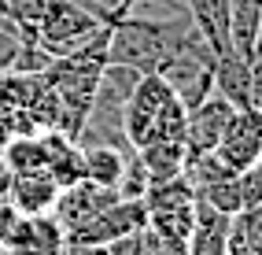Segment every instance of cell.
I'll list each match as a JSON object with an SVG mask.
<instances>
[{"instance_id": "obj_1", "label": "cell", "mask_w": 262, "mask_h": 255, "mask_svg": "<svg viewBox=\"0 0 262 255\" xmlns=\"http://www.w3.org/2000/svg\"><path fill=\"white\" fill-rule=\"evenodd\" d=\"M196 30L192 15H178V19H148V15H118L111 23L107 37V59L126 63L141 74H159L163 63L181 48V41Z\"/></svg>"}, {"instance_id": "obj_2", "label": "cell", "mask_w": 262, "mask_h": 255, "mask_svg": "<svg viewBox=\"0 0 262 255\" xmlns=\"http://www.w3.org/2000/svg\"><path fill=\"white\" fill-rule=\"evenodd\" d=\"M122 133H126L129 148H144L166 137L185 141V104L159 74H144L137 81L133 96L122 108Z\"/></svg>"}, {"instance_id": "obj_3", "label": "cell", "mask_w": 262, "mask_h": 255, "mask_svg": "<svg viewBox=\"0 0 262 255\" xmlns=\"http://www.w3.org/2000/svg\"><path fill=\"white\" fill-rule=\"evenodd\" d=\"M107 23H111V11H103L96 4H81V0H52V8L37 23V45L52 59H59L67 52H78L85 41H93Z\"/></svg>"}, {"instance_id": "obj_4", "label": "cell", "mask_w": 262, "mask_h": 255, "mask_svg": "<svg viewBox=\"0 0 262 255\" xmlns=\"http://www.w3.org/2000/svg\"><path fill=\"white\" fill-rule=\"evenodd\" d=\"M144 222H148L144 200H115L111 207H103L100 215H93L89 222L67 229V255L81 251V248L111 244V241H118V237H126V233L144 229Z\"/></svg>"}, {"instance_id": "obj_5", "label": "cell", "mask_w": 262, "mask_h": 255, "mask_svg": "<svg viewBox=\"0 0 262 255\" xmlns=\"http://www.w3.org/2000/svg\"><path fill=\"white\" fill-rule=\"evenodd\" d=\"M214 156L236 174H244V170H251L258 163V156H262V108L258 104L233 111L229 126L214 144Z\"/></svg>"}, {"instance_id": "obj_6", "label": "cell", "mask_w": 262, "mask_h": 255, "mask_svg": "<svg viewBox=\"0 0 262 255\" xmlns=\"http://www.w3.org/2000/svg\"><path fill=\"white\" fill-rule=\"evenodd\" d=\"M233 111L236 108L222 93H211L207 100H200L196 108L185 111V148H188V159L203 156V152H214V144L225 133V126H229Z\"/></svg>"}, {"instance_id": "obj_7", "label": "cell", "mask_w": 262, "mask_h": 255, "mask_svg": "<svg viewBox=\"0 0 262 255\" xmlns=\"http://www.w3.org/2000/svg\"><path fill=\"white\" fill-rule=\"evenodd\" d=\"M118 200L115 189H107V185H96L89 178H81L74 185H63L59 196H56V207H52V218L67 229H74L81 222H89L93 215H100L103 207H111V203Z\"/></svg>"}, {"instance_id": "obj_8", "label": "cell", "mask_w": 262, "mask_h": 255, "mask_svg": "<svg viewBox=\"0 0 262 255\" xmlns=\"http://www.w3.org/2000/svg\"><path fill=\"white\" fill-rule=\"evenodd\" d=\"M8 255H67V233L48 215H26L15 241L8 244Z\"/></svg>"}, {"instance_id": "obj_9", "label": "cell", "mask_w": 262, "mask_h": 255, "mask_svg": "<svg viewBox=\"0 0 262 255\" xmlns=\"http://www.w3.org/2000/svg\"><path fill=\"white\" fill-rule=\"evenodd\" d=\"M59 185L48 170H30V174H11L8 178V200L23 215H48L56 207Z\"/></svg>"}, {"instance_id": "obj_10", "label": "cell", "mask_w": 262, "mask_h": 255, "mask_svg": "<svg viewBox=\"0 0 262 255\" xmlns=\"http://www.w3.org/2000/svg\"><path fill=\"white\" fill-rule=\"evenodd\" d=\"M229 226L233 215H222L218 207L196 200V222L188 233V255H225L229 251Z\"/></svg>"}, {"instance_id": "obj_11", "label": "cell", "mask_w": 262, "mask_h": 255, "mask_svg": "<svg viewBox=\"0 0 262 255\" xmlns=\"http://www.w3.org/2000/svg\"><path fill=\"white\" fill-rule=\"evenodd\" d=\"M251 59H244L236 48H225L214 59V93H222L233 108H248L251 104Z\"/></svg>"}, {"instance_id": "obj_12", "label": "cell", "mask_w": 262, "mask_h": 255, "mask_svg": "<svg viewBox=\"0 0 262 255\" xmlns=\"http://www.w3.org/2000/svg\"><path fill=\"white\" fill-rule=\"evenodd\" d=\"M144 170L151 181H166V178H178L185 174V163H188V148L181 137H166V141H151L144 148H137Z\"/></svg>"}, {"instance_id": "obj_13", "label": "cell", "mask_w": 262, "mask_h": 255, "mask_svg": "<svg viewBox=\"0 0 262 255\" xmlns=\"http://www.w3.org/2000/svg\"><path fill=\"white\" fill-rule=\"evenodd\" d=\"M133 148H115V144H85L81 159H85V178L96 185H107L115 189L122 178V166H126V156Z\"/></svg>"}, {"instance_id": "obj_14", "label": "cell", "mask_w": 262, "mask_h": 255, "mask_svg": "<svg viewBox=\"0 0 262 255\" xmlns=\"http://www.w3.org/2000/svg\"><path fill=\"white\" fill-rule=\"evenodd\" d=\"M148 185H151V178H148V170H144L141 156H137V148H133L126 156V166H122V178L115 185V193H118V200H144Z\"/></svg>"}, {"instance_id": "obj_15", "label": "cell", "mask_w": 262, "mask_h": 255, "mask_svg": "<svg viewBox=\"0 0 262 255\" xmlns=\"http://www.w3.org/2000/svg\"><path fill=\"white\" fill-rule=\"evenodd\" d=\"M23 211L19 207H15V203L8 200V196H0V244H11L15 241V233H19V226H23Z\"/></svg>"}, {"instance_id": "obj_16", "label": "cell", "mask_w": 262, "mask_h": 255, "mask_svg": "<svg viewBox=\"0 0 262 255\" xmlns=\"http://www.w3.org/2000/svg\"><path fill=\"white\" fill-rule=\"evenodd\" d=\"M19 45H23L19 30H15L11 23H0V74H4V71H11V63H15V52H19Z\"/></svg>"}, {"instance_id": "obj_17", "label": "cell", "mask_w": 262, "mask_h": 255, "mask_svg": "<svg viewBox=\"0 0 262 255\" xmlns=\"http://www.w3.org/2000/svg\"><path fill=\"white\" fill-rule=\"evenodd\" d=\"M262 56V26H258V41H255V59Z\"/></svg>"}, {"instance_id": "obj_18", "label": "cell", "mask_w": 262, "mask_h": 255, "mask_svg": "<svg viewBox=\"0 0 262 255\" xmlns=\"http://www.w3.org/2000/svg\"><path fill=\"white\" fill-rule=\"evenodd\" d=\"M0 15H4V19H8V0H0Z\"/></svg>"}, {"instance_id": "obj_19", "label": "cell", "mask_w": 262, "mask_h": 255, "mask_svg": "<svg viewBox=\"0 0 262 255\" xmlns=\"http://www.w3.org/2000/svg\"><path fill=\"white\" fill-rule=\"evenodd\" d=\"M0 255H8V248H4V244H0Z\"/></svg>"}]
</instances>
